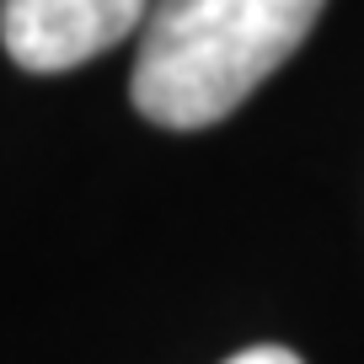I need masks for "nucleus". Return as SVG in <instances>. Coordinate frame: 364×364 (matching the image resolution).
Returning a JSON list of instances; mask_svg holds the SVG:
<instances>
[{
    "mask_svg": "<svg viewBox=\"0 0 364 364\" xmlns=\"http://www.w3.org/2000/svg\"><path fill=\"white\" fill-rule=\"evenodd\" d=\"M327 0H150L134 59V107L161 129H209L236 113L316 27Z\"/></svg>",
    "mask_w": 364,
    "mask_h": 364,
    "instance_id": "f257e3e1",
    "label": "nucleus"
},
{
    "mask_svg": "<svg viewBox=\"0 0 364 364\" xmlns=\"http://www.w3.org/2000/svg\"><path fill=\"white\" fill-rule=\"evenodd\" d=\"M225 364H306V359L279 348V343H262V348H247V353H236V359H225Z\"/></svg>",
    "mask_w": 364,
    "mask_h": 364,
    "instance_id": "7ed1b4c3",
    "label": "nucleus"
},
{
    "mask_svg": "<svg viewBox=\"0 0 364 364\" xmlns=\"http://www.w3.org/2000/svg\"><path fill=\"white\" fill-rule=\"evenodd\" d=\"M150 0H0L6 54L33 75H59L145 33Z\"/></svg>",
    "mask_w": 364,
    "mask_h": 364,
    "instance_id": "f03ea898",
    "label": "nucleus"
}]
</instances>
